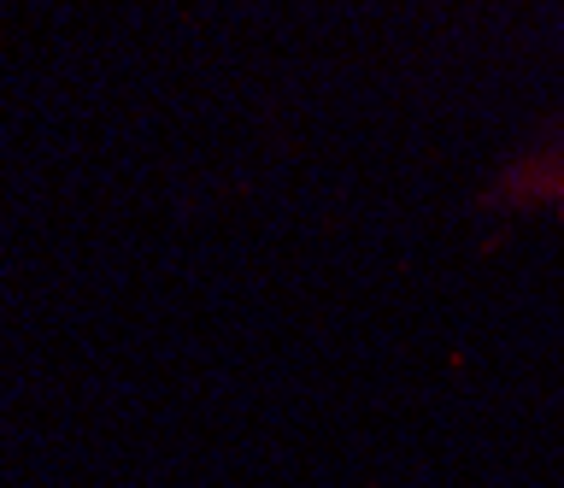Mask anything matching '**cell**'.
Here are the masks:
<instances>
[{
  "label": "cell",
  "mask_w": 564,
  "mask_h": 488,
  "mask_svg": "<svg viewBox=\"0 0 564 488\" xmlns=\"http://www.w3.org/2000/svg\"><path fill=\"white\" fill-rule=\"evenodd\" d=\"M488 206H511V213H523V206H553V213H564V130L541 135L535 148H523L518 160L494 177Z\"/></svg>",
  "instance_id": "1"
}]
</instances>
